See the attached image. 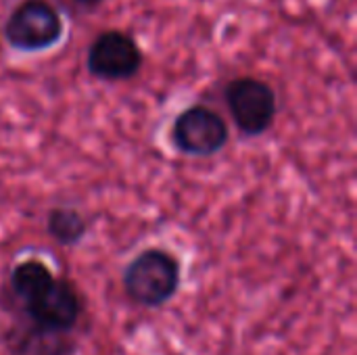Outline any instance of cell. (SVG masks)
<instances>
[{
  "mask_svg": "<svg viewBox=\"0 0 357 355\" xmlns=\"http://www.w3.org/2000/svg\"><path fill=\"white\" fill-rule=\"evenodd\" d=\"M0 308L13 318L8 355H73L75 333L86 316L77 285L40 257L17 262L0 289Z\"/></svg>",
  "mask_w": 357,
  "mask_h": 355,
  "instance_id": "6da1fadb",
  "label": "cell"
},
{
  "mask_svg": "<svg viewBox=\"0 0 357 355\" xmlns=\"http://www.w3.org/2000/svg\"><path fill=\"white\" fill-rule=\"evenodd\" d=\"M182 285V264L176 253L163 247H146L136 253L121 274L126 297L144 310H159L169 303Z\"/></svg>",
  "mask_w": 357,
  "mask_h": 355,
  "instance_id": "7a4b0ae2",
  "label": "cell"
},
{
  "mask_svg": "<svg viewBox=\"0 0 357 355\" xmlns=\"http://www.w3.org/2000/svg\"><path fill=\"white\" fill-rule=\"evenodd\" d=\"M65 36V19L50 0H21L2 25L8 48L19 52H44Z\"/></svg>",
  "mask_w": 357,
  "mask_h": 355,
  "instance_id": "3957f363",
  "label": "cell"
},
{
  "mask_svg": "<svg viewBox=\"0 0 357 355\" xmlns=\"http://www.w3.org/2000/svg\"><path fill=\"white\" fill-rule=\"evenodd\" d=\"M226 109L236 130L249 138L266 134L278 115V96L270 82L257 75H236L224 88Z\"/></svg>",
  "mask_w": 357,
  "mask_h": 355,
  "instance_id": "277c9868",
  "label": "cell"
},
{
  "mask_svg": "<svg viewBox=\"0 0 357 355\" xmlns=\"http://www.w3.org/2000/svg\"><path fill=\"white\" fill-rule=\"evenodd\" d=\"M230 140L228 121L207 105H190L180 111L169 126L172 146L186 157H213Z\"/></svg>",
  "mask_w": 357,
  "mask_h": 355,
  "instance_id": "5b68a950",
  "label": "cell"
},
{
  "mask_svg": "<svg viewBox=\"0 0 357 355\" xmlns=\"http://www.w3.org/2000/svg\"><path fill=\"white\" fill-rule=\"evenodd\" d=\"M144 67L140 42L123 29H105L88 46L86 69L92 77L109 84L128 82Z\"/></svg>",
  "mask_w": 357,
  "mask_h": 355,
  "instance_id": "8992f818",
  "label": "cell"
},
{
  "mask_svg": "<svg viewBox=\"0 0 357 355\" xmlns=\"http://www.w3.org/2000/svg\"><path fill=\"white\" fill-rule=\"evenodd\" d=\"M46 232L61 247H75L88 234V220L69 205H54L46 216Z\"/></svg>",
  "mask_w": 357,
  "mask_h": 355,
  "instance_id": "52a82bcc",
  "label": "cell"
},
{
  "mask_svg": "<svg viewBox=\"0 0 357 355\" xmlns=\"http://www.w3.org/2000/svg\"><path fill=\"white\" fill-rule=\"evenodd\" d=\"M71 2H75V4L82 6V8H96V6H100L105 0H71Z\"/></svg>",
  "mask_w": 357,
  "mask_h": 355,
  "instance_id": "ba28073f",
  "label": "cell"
}]
</instances>
